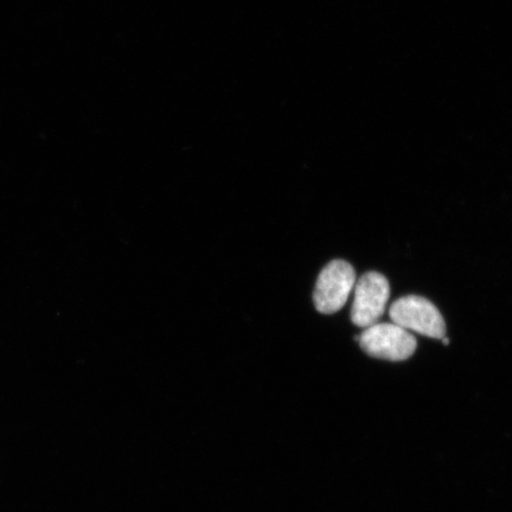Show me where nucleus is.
I'll return each instance as SVG.
<instances>
[{
	"label": "nucleus",
	"mask_w": 512,
	"mask_h": 512,
	"mask_svg": "<svg viewBox=\"0 0 512 512\" xmlns=\"http://www.w3.org/2000/svg\"><path fill=\"white\" fill-rule=\"evenodd\" d=\"M356 341L370 357L390 362L407 361L418 348L411 332L394 323L371 325L356 337Z\"/></svg>",
	"instance_id": "obj_1"
},
{
	"label": "nucleus",
	"mask_w": 512,
	"mask_h": 512,
	"mask_svg": "<svg viewBox=\"0 0 512 512\" xmlns=\"http://www.w3.org/2000/svg\"><path fill=\"white\" fill-rule=\"evenodd\" d=\"M389 317L407 331L434 338L446 336V324L440 311L430 300L419 296H407L390 306Z\"/></svg>",
	"instance_id": "obj_2"
},
{
	"label": "nucleus",
	"mask_w": 512,
	"mask_h": 512,
	"mask_svg": "<svg viewBox=\"0 0 512 512\" xmlns=\"http://www.w3.org/2000/svg\"><path fill=\"white\" fill-rule=\"evenodd\" d=\"M356 284V272L349 262L334 260L320 272L313 300L316 309L324 315H332L347 304Z\"/></svg>",
	"instance_id": "obj_3"
},
{
	"label": "nucleus",
	"mask_w": 512,
	"mask_h": 512,
	"mask_svg": "<svg viewBox=\"0 0 512 512\" xmlns=\"http://www.w3.org/2000/svg\"><path fill=\"white\" fill-rule=\"evenodd\" d=\"M443 343H444V345H450V339L444 337L443 338Z\"/></svg>",
	"instance_id": "obj_5"
},
{
	"label": "nucleus",
	"mask_w": 512,
	"mask_h": 512,
	"mask_svg": "<svg viewBox=\"0 0 512 512\" xmlns=\"http://www.w3.org/2000/svg\"><path fill=\"white\" fill-rule=\"evenodd\" d=\"M390 297L389 281L377 272L363 274L355 284V299L351 309V322L367 329L380 322Z\"/></svg>",
	"instance_id": "obj_4"
}]
</instances>
